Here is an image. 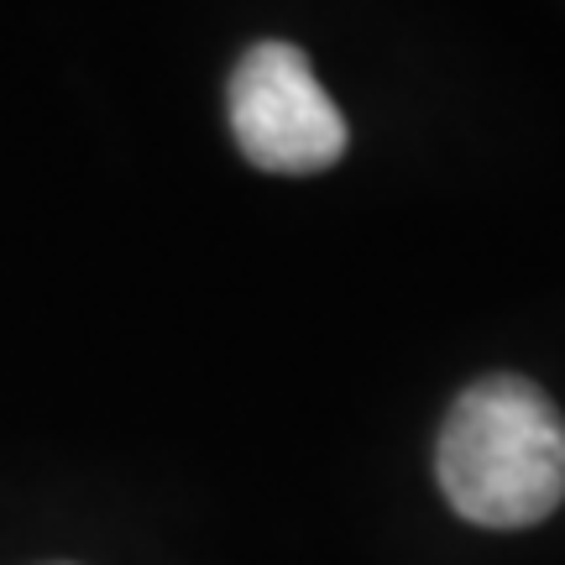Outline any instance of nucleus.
<instances>
[{"instance_id":"1","label":"nucleus","mask_w":565,"mask_h":565,"mask_svg":"<svg viewBox=\"0 0 565 565\" xmlns=\"http://www.w3.org/2000/svg\"><path fill=\"white\" fill-rule=\"evenodd\" d=\"M435 477L466 524L529 529L565 503V419L540 383L498 372L450 404Z\"/></svg>"},{"instance_id":"2","label":"nucleus","mask_w":565,"mask_h":565,"mask_svg":"<svg viewBox=\"0 0 565 565\" xmlns=\"http://www.w3.org/2000/svg\"><path fill=\"white\" fill-rule=\"evenodd\" d=\"M231 131L252 168L263 173H320L345 152V116L324 95L315 68L294 42L246 47L225 89Z\"/></svg>"}]
</instances>
